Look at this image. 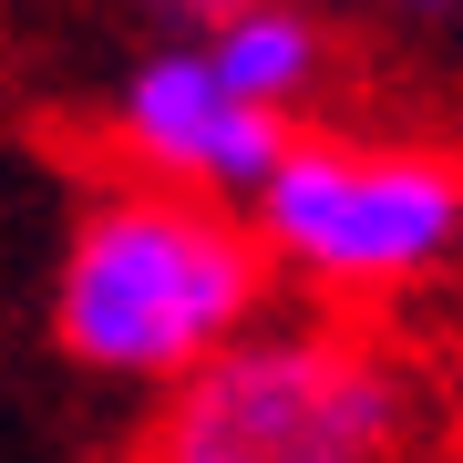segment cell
<instances>
[{"instance_id": "obj_6", "label": "cell", "mask_w": 463, "mask_h": 463, "mask_svg": "<svg viewBox=\"0 0 463 463\" xmlns=\"http://www.w3.org/2000/svg\"><path fill=\"white\" fill-rule=\"evenodd\" d=\"M134 11H145V21H155L165 42H216L227 21H248L258 0H134Z\"/></svg>"}, {"instance_id": "obj_2", "label": "cell", "mask_w": 463, "mask_h": 463, "mask_svg": "<svg viewBox=\"0 0 463 463\" xmlns=\"http://www.w3.org/2000/svg\"><path fill=\"white\" fill-rule=\"evenodd\" d=\"M412 371L361 319H268L175 381L134 432V463H402Z\"/></svg>"}, {"instance_id": "obj_4", "label": "cell", "mask_w": 463, "mask_h": 463, "mask_svg": "<svg viewBox=\"0 0 463 463\" xmlns=\"http://www.w3.org/2000/svg\"><path fill=\"white\" fill-rule=\"evenodd\" d=\"M103 145L124 155V175L145 185H185V196L216 206H258L268 175L288 165L298 124L258 114V103L227 93V72L206 62V42H155L134 52L103 93Z\"/></svg>"}, {"instance_id": "obj_5", "label": "cell", "mask_w": 463, "mask_h": 463, "mask_svg": "<svg viewBox=\"0 0 463 463\" xmlns=\"http://www.w3.org/2000/svg\"><path fill=\"white\" fill-rule=\"evenodd\" d=\"M206 62L227 72L237 103L298 124L319 93H330V72H340V32H330V11H319V0H258L248 21H227V32L206 42Z\"/></svg>"}, {"instance_id": "obj_7", "label": "cell", "mask_w": 463, "mask_h": 463, "mask_svg": "<svg viewBox=\"0 0 463 463\" xmlns=\"http://www.w3.org/2000/svg\"><path fill=\"white\" fill-rule=\"evenodd\" d=\"M371 11H392V21H443V11H463V0H371Z\"/></svg>"}, {"instance_id": "obj_3", "label": "cell", "mask_w": 463, "mask_h": 463, "mask_svg": "<svg viewBox=\"0 0 463 463\" xmlns=\"http://www.w3.org/2000/svg\"><path fill=\"white\" fill-rule=\"evenodd\" d=\"M248 216L288 288L392 298L463 258V155L412 134H298Z\"/></svg>"}, {"instance_id": "obj_1", "label": "cell", "mask_w": 463, "mask_h": 463, "mask_svg": "<svg viewBox=\"0 0 463 463\" xmlns=\"http://www.w3.org/2000/svg\"><path fill=\"white\" fill-rule=\"evenodd\" d=\"M268 237L248 206L114 175L72 206L52 258V350L83 381H145L155 402L216 350L268 330Z\"/></svg>"}]
</instances>
